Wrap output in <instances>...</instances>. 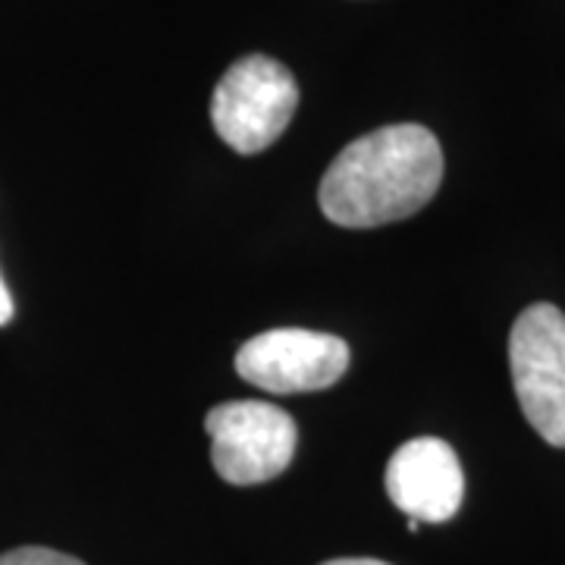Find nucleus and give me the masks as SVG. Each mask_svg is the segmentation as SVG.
Returning a JSON list of instances; mask_svg holds the SVG:
<instances>
[{
  "mask_svg": "<svg viewBox=\"0 0 565 565\" xmlns=\"http://www.w3.org/2000/svg\"><path fill=\"white\" fill-rule=\"evenodd\" d=\"M211 462L226 484L255 487L282 475L296 456V422L262 399L214 405L204 418Z\"/></svg>",
  "mask_w": 565,
  "mask_h": 565,
  "instance_id": "nucleus-4",
  "label": "nucleus"
},
{
  "mask_svg": "<svg viewBox=\"0 0 565 565\" xmlns=\"http://www.w3.org/2000/svg\"><path fill=\"white\" fill-rule=\"evenodd\" d=\"M349 367V345L333 333L280 327L248 340L236 355L239 377L267 393H315L333 386Z\"/></svg>",
  "mask_w": 565,
  "mask_h": 565,
  "instance_id": "nucleus-5",
  "label": "nucleus"
},
{
  "mask_svg": "<svg viewBox=\"0 0 565 565\" xmlns=\"http://www.w3.org/2000/svg\"><path fill=\"white\" fill-rule=\"evenodd\" d=\"M512 386L527 424L550 446H565V315L537 302L509 333Z\"/></svg>",
  "mask_w": 565,
  "mask_h": 565,
  "instance_id": "nucleus-3",
  "label": "nucleus"
},
{
  "mask_svg": "<svg viewBox=\"0 0 565 565\" xmlns=\"http://www.w3.org/2000/svg\"><path fill=\"white\" fill-rule=\"evenodd\" d=\"M299 104L292 73L274 57L252 54L223 73L211 98V122L233 151L258 154L286 132Z\"/></svg>",
  "mask_w": 565,
  "mask_h": 565,
  "instance_id": "nucleus-2",
  "label": "nucleus"
},
{
  "mask_svg": "<svg viewBox=\"0 0 565 565\" xmlns=\"http://www.w3.org/2000/svg\"><path fill=\"white\" fill-rule=\"evenodd\" d=\"M10 321H13V299L7 292V282L0 277V327H7Z\"/></svg>",
  "mask_w": 565,
  "mask_h": 565,
  "instance_id": "nucleus-8",
  "label": "nucleus"
},
{
  "mask_svg": "<svg viewBox=\"0 0 565 565\" xmlns=\"http://www.w3.org/2000/svg\"><path fill=\"white\" fill-rule=\"evenodd\" d=\"M323 565H390V563H381V559H330V563Z\"/></svg>",
  "mask_w": 565,
  "mask_h": 565,
  "instance_id": "nucleus-9",
  "label": "nucleus"
},
{
  "mask_svg": "<svg viewBox=\"0 0 565 565\" xmlns=\"http://www.w3.org/2000/svg\"><path fill=\"white\" fill-rule=\"evenodd\" d=\"M0 565H85L76 556H66L47 546H20L10 553H0Z\"/></svg>",
  "mask_w": 565,
  "mask_h": 565,
  "instance_id": "nucleus-7",
  "label": "nucleus"
},
{
  "mask_svg": "<svg viewBox=\"0 0 565 565\" xmlns=\"http://www.w3.org/2000/svg\"><path fill=\"white\" fill-rule=\"evenodd\" d=\"M386 493L418 525L449 522L465 497V475L456 449L437 437H418L399 446L386 465Z\"/></svg>",
  "mask_w": 565,
  "mask_h": 565,
  "instance_id": "nucleus-6",
  "label": "nucleus"
},
{
  "mask_svg": "<svg viewBox=\"0 0 565 565\" xmlns=\"http://www.w3.org/2000/svg\"><path fill=\"white\" fill-rule=\"evenodd\" d=\"M444 182V151L430 129L396 122L374 129L333 158L321 180L327 221L371 230L418 214Z\"/></svg>",
  "mask_w": 565,
  "mask_h": 565,
  "instance_id": "nucleus-1",
  "label": "nucleus"
}]
</instances>
